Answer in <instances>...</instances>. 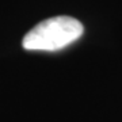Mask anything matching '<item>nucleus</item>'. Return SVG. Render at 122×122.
I'll return each mask as SVG.
<instances>
[{
	"label": "nucleus",
	"instance_id": "obj_1",
	"mask_svg": "<svg viewBox=\"0 0 122 122\" xmlns=\"http://www.w3.org/2000/svg\"><path fill=\"white\" fill-rule=\"evenodd\" d=\"M84 27L72 16H53L34 26L22 41L31 52H56L73 44L83 35Z\"/></svg>",
	"mask_w": 122,
	"mask_h": 122
}]
</instances>
